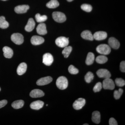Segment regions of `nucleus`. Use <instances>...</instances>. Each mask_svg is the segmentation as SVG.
<instances>
[{"mask_svg":"<svg viewBox=\"0 0 125 125\" xmlns=\"http://www.w3.org/2000/svg\"><path fill=\"white\" fill-rule=\"evenodd\" d=\"M123 93V90L121 88H120L118 90H116L114 93V98L116 99H118L121 97Z\"/></svg>","mask_w":125,"mask_h":125,"instance_id":"31","label":"nucleus"},{"mask_svg":"<svg viewBox=\"0 0 125 125\" xmlns=\"http://www.w3.org/2000/svg\"><path fill=\"white\" fill-rule=\"evenodd\" d=\"M56 45L61 48L67 46L69 44V38L64 37H60L57 38L55 40Z\"/></svg>","mask_w":125,"mask_h":125,"instance_id":"5","label":"nucleus"},{"mask_svg":"<svg viewBox=\"0 0 125 125\" xmlns=\"http://www.w3.org/2000/svg\"><path fill=\"white\" fill-rule=\"evenodd\" d=\"M83 125H88V124H83Z\"/></svg>","mask_w":125,"mask_h":125,"instance_id":"40","label":"nucleus"},{"mask_svg":"<svg viewBox=\"0 0 125 125\" xmlns=\"http://www.w3.org/2000/svg\"><path fill=\"white\" fill-rule=\"evenodd\" d=\"M85 104V100L84 99L79 98L73 104V107L76 110H80L84 106Z\"/></svg>","mask_w":125,"mask_h":125,"instance_id":"8","label":"nucleus"},{"mask_svg":"<svg viewBox=\"0 0 125 125\" xmlns=\"http://www.w3.org/2000/svg\"><path fill=\"white\" fill-rule=\"evenodd\" d=\"M11 41L16 45H20L23 42V36L21 34L14 33L11 35Z\"/></svg>","mask_w":125,"mask_h":125,"instance_id":"4","label":"nucleus"},{"mask_svg":"<svg viewBox=\"0 0 125 125\" xmlns=\"http://www.w3.org/2000/svg\"><path fill=\"white\" fill-rule=\"evenodd\" d=\"M44 103L41 101H34L31 103L30 107L31 109L35 110H39L43 107Z\"/></svg>","mask_w":125,"mask_h":125,"instance_id":"17","label":"nucleus"},{"mask_svg":"<svg viewBox=\"0 0 125 125\" xmlns=\"http://www.w3.org/2000/svg\"><path fill=\"white\" fill-rule=\"evenodd\" d=\"M96 73L99 78L105 79L110 78L111 75L110 72L106 69H100L97 71Z\"/></svg>","mask_w":125,"mask_h":125,"instance_id":"9","label":"nucleus"},{"mask_svg":"<svg viewBox=\"0 0 125 125\" xmlns=\"http://www.w3.org/2000/svg\"><path fill=\"white\" fill-rule=\"evenodd\" d=\"M54 20L58 23H62L66 20V17L64 14L60 11H55L52 14Z\"/></svg>","mask_w":125,"mask_h":125,"instance_id":"3","label":"nucleus"},{"mask_svg":"<svg viewBox=\"0 0 125 125\" xmlns=\"http://www.w3.org/2000/svg\"><path fill=\"white\" fill-rule=\"evenodd\" d=\"M36 21L39 23H42L45 22L47 19V16L45 15H41L39 14H36L35 16Z\"/></svg>","mask_w":125,"mask_h":125,"instance_id":"29","label":"nucleus"},{"mask_svg":"<svg viewBox=\"0 0 125 125\" xmlns=\"http://www.w3.org/2000/svg\"><path fill=\"white\" fill-rule=\"evenodd\" d=\"M9 25V23L6 20L5 17L3 16L0 17V28L5 29L7 28Z\"/></svg>","mask_w":125,"mask_h":125,"instance_id":"26","label":"nucleus"},{"mask_svg":"<svg viewBox=\"0 0 125 125\" xmlns=\"http://www.w3.org/2000/svg\"><path fill=\"white\" fill-rule=\"evenodd\" d=\"M96 60L99 64H104L107 61L108 58L105 55L98 56L96 57Z\"/></svg>","mask_w":125,"mask_h":125,"instance_id":"27","label":"nucleus"},{"mask_svg":"<svg viewBox=\"0 0 125 125\" xmlns=\"http://www.w3.org/2000/svg\"><path fill=\"white\" fill-rule=\"evenodd\" d=\"M48 106V105H46V106Z\"/></svg>","mask_w":125,"mask_h":125,"instance_id":"43","label":"nucleus"},{"mask_svg":"<svg viewBox=\"0 0 125 125\" xmlns=\"http://www.w3.org/2000/svg\"><path fill=\"white\" fill-rule=\"evenodd\" d=\"M45 95V93L43 91L40 90L34 89L30 92V96L32 98H39L43 97Z\"/></svg>","mask_w":125,"mask_h":125,"instance_id":"16","label":"nucleus"},{"mask_svg":"<svg viewBox=\"0 0 125 125\" xmlns=\"http://www.w3.org/2000/svg\"><path fill=\"white\" fill-rule=\"evenodd\" d=\"M4 52V55L6 58H11L13 55V52L10 48L7 46L4 47L2 49Z\"/></svg>","mask_w":125,"mask_h":125,"instance_id":"19","label":"nucleus"},{"mask_svg":"<svg viewBox=\"0 0 125 125\" xmlns=\"http://www.w3.org/2000/svg\"><path fill=\"white\" fill-rule=\"evenodd\" d=\"M0 90H1V89H0Z\"/></svg>","mask_w":125,"mask_h":125,"instance_id":"42","label":"nucleus"},{"mask_svg":"<svg viewBox=\"0 0 125 125\" xmlns=\"http://www.w3.org/2000/svg\"><path fill=\"white\" fill-rule=\"evenodd\" d=\"M24 105V102L23 100H18L14 101L11 104V106L15 109H20L23 107Z\"/></svg>","mask_w":125,"mask_h":125,"instance_id":"24","label":"nucleus"},{"mask_svg":"<svg viewBox=\"0 0 125 125\" xmlns=\"http://www.w3.org/2000/svg\"><path fill=\"white\" fill-rule=\"evenodd\" d=\"M107 33L104 31H97L94 34L93 37L94 39L97 40H104L107 37Z\"/></svg>","mask_w":125,"mask_h":125,"instance_id":"11","label":"nucleus"},{"mask_svg":"<svg viewBox=\"0 0 125 125\" xmlns=\"http://www.w3.org/2000/svg\"><path fill=\"white\" fill-rule=\"evenodd\" d=\"M36 30L37 33L40 35H44L47 33L46 25L43 23H41L39 24L38 25Z\"/></svg>","mask_w":125,"mask_h":125,"instance_id":"15","label":"nucleus"},{"mask_svg":"<svg viewBox=\"0 0 125 125\" xmlns=\"http://www.w3.org/2000/svg\"><path fill=\"white\" fill-rule=\"evenodd\" d=\"M53 61L54 59L53 56L50 53H46L43 56L42 62L46 65H51L53 62Z\"/></svg>","mask_w":125,"mask_h":125,"instance_id":"7","label":"nucleus"},{"mask_svg":"<svg viewBox=\"0 0 125 125\" xmlns=\"http://www.w3.org/2000/svg\"><path fill=\"white\" fill-rule=\"evenodd\" d=\"M92 121L94 123L98 124L101 121V114L100 113L97 111L94 112L92 113Z\"/></svg>","mask_w":125,"mask_h":125,"instance_id":"22","label":"nucleus"},{"mask_svg":"<svg viewBox=\"0 0 125 125\" xmlns=\"http://www.w3.org/2000/svg\"><path fill=\"white\" fill-rule=\"evenodd\" d=\"M44 38L42 37L37 36H32L31 38V43L34 45H40L44 42Z\"/></svg>","mask_w":125,"mask_h":125,"instance_id":"12","label":"nucleus"},{"mask_svg":"<svg viewBox=\"0 0 125 125\" xmlns=\"http://www.w3.org/2000/svg\"><path fill=\"white\" fill-rule=\"evenodd\" d=\"M56 84L59 89L62 90L66 89L68 85L67 78L64 76H60L57 80Z\"/></svg>","mask_w":125,"mask_h":125,"instance_id":"1","label":"nucleus"},{"mask_svg":"<svg viewBox=\"0 0 125 125\" xmlns=\"http://www.w3.org/2000/svg\"><path fill=\"white\" fill-rule=\"evenodd\" d=\"M27 65L26 63L25 62L21 63L17 68V73L20 75L23 74L27 71Z\"/></svg>","mask_w":125,"mask_h":125,"instance_id":"20","label":"nucleus"},{"mask_svg":"<svg viewBox=\"0 0 125 125\" xmlns=\"http://www.w3.org/2000/svg\"><path fill=\"white\" fill-rule=\"evenodd\" d=\"M67 1H69V2H71V1H72L73 0H67Z\"/></svg>","mask_w":125,"mask_h":125,"instance_id":"39","label":"nucleus"},{"mask_svg":"<svg viewBox=\"0 0 125 125\" xmlns=\"http://www.w3.org/2000/svg\"><path fill=\"white\" fill-rule=\"evenodd\" d=\"M72 47L66 46L65 47L62 52V54L64 55L65 58H67L69 56L70 54L71 53L72 51Z\"/></svg>","mask_w":125,"mask_h":125,"instance_id":"28","label":"nucleus"},{"mask_svg":"<svg viewBox=\"0 0 125 125\" xmlns=\"http://www.w3.org/2000/svg\"><path fill=\"white\" fill-rule=\"evenodd\" d=\"M102 87L104 89L112 90L115 88V84L111 79L106 78L103 81Z\"/></svg>","mask_w":125,"mask_h":125,"instance_id":"6","label":"nucleus"},{"mask_svg":"<svg viewBox=\"0 0 125 125\" xmlns=\"http://www.w3.org/2000/svg\"><path fill=\"white\" fill-rule=\"evenodd\" d=\"M109 46L114 49H118L120 46V42L116 39L114 37H111L108 41Z\"/></svg>","mask_w":125,"mask_h":125,"instance_id":"13","label":"nucleus"},{"mask_svg":"<svg viewBox=\"0 0 125 125\" xmlns=\"http://www.w3.org/2000/svg\"><path fill=\"white\" fill-rule=\"evenodd\" d=\"M109 125H117V122L114 118H111L109 119Z\"/></svg>","mask_w":125,"mask_h":125,"instance_id":"37","label":"nucleus"},{"mask_svg":"<svg viewBox=\"0 0 125 125\" xmlns=\"http://www.w3.org/2000/svg\"><path fill=\"white\" fill-rule=\"evenodd\" d=\"M29 9V6L28 5H22L16 6L14 10L17 13L22 14L26 13Z\"/></svg>","mask_w":125,"mask_h":125,"instance_id":"14","label":"nucleus"},{"mask_svg":"<svg viewBox=\"0 0 125 125\" xmlns=\"http://www.w3.org/2000/svg\"><path fill=\"white\" fill-rule=\"evenodd\" d=\"M96 51L99 54L107 55L110 54L111 49L110 46L106 44H101L97 47Z\"/></svg>","mask_w":125,"mask_h":125,"instance_id":"2","label":"nucleus"},{"mask_svg":"<svg viewBox=\"0 0 125 125\" xmlns=\"http://www.w3.org/2000/svg\"><path fill=\"white\" fill-rule=\"evenodd\" d=\"M59 2L57 0H51L46 4L47 7L49 9H55L59 6Z\"/></svg>","mask_w":125,"mask_h":125,"instance_id":"25","label":"nucleus"},{"mask_svg":"<svg viewBox=\"0 0 125 125\" xmlns=\"http://www.w3.org/2000/svg\"><path fill=\"white\" fill-rule=\"evenodd\" d=\"M35 26V22L32 18H30L28 21L25 29L27 32H31L33 30Z\"/></svg>","mask_w":125,"mask_h":125,"instance_id":"18","label":"nucleus"},{"mask_svg":"<svg viewBox=\"0 0 125 125\" xmlns=\"http://www.w3.org/2000/svg\"><path fill=\"white\" fill-rule=\"evenodd\" d=\"M68 71L70 73L72 74H76L79 73V70L73 65H70L69 66Z\"/></svg>","mask_w":125,"mask_h":125,"instance_id":"32","label":"nucleus"},{"mask_svg":"<svg viewBox=\"0 0 125 125\" xmlns=\"http://www.w3.org/2000/svg\"><path fill=\"white\" fill-rule=\"evenodd\" d=\"M116 84L118 87H123L125 84V80L122 78H116L115 80Z\"/></svg>","mask_w":125,"mask_h":125,"instance_id":"33","label":"nucleus"},{"mask_svg":"<svg viewBox=\"0 0 125 125\" xmlns=\"http://www.w3.org/2000/svg\"><path fill=\"white\" fill-rule=\"evenodd\" d=\"M1 0L6 1V0Z\"/></svg>","mask_w":125,"mask_h":125,"instance_id":"41","label":"nucleus"},{"mask_svg":"<svg viewBox=\"0 0 125 125\" xmlns=\"http://www.w3.org/2000/svg\"><path fill=\"white\" fill-rule=\"evenodd\" d=\"M81 8L83 10L86 12H89L92 11V7L90 5L83 4L81 6Z\"/></svg>","mask_w":125,"mask_h":125,"instance_id":"34","label":"nucleus"},{"mask_svg":"<svg viewBox=\"0 0 125 125\" xmlns=\"http://www.w3.org/2000/svg\"><path fill=\"white\" fill-rule=\"evenodd\" d=\"M94 75L93 74L90 72H88L86 74L84 77L85 81L86 83H90L93 79Z\"/></svg>","mask_w":125,"mask_h":125,"instance_id":"30","label":"nucleus"},{"mask_svg":"<svg viewBox=\"0 0 125 125\" xmlns=\"http://www.w3.org/2000/svg\"><path fill=\"white\" fill-rule=\"evenodd\" d=\"M81 36L83 39L86 40L93 41L94 39L93 35L92 32L89 30L83 31L81 33Z\"/></svg>","mask_w":125,"mask_h":125,"instance_id":"21","label":"nucleus"},{"mask_svg":"<svg viewBox=\"0 0 125 125\" xmlns=\"http://www.w3.org/2000/svg\"><path fill=\"white\" fill-rule=\"evenodd\" d=\"M7 103V101L6 100H3L0 101V108L4 107Z\"/></svg>","mask_w":125,"mask_h":125,"instance_id":"38","label":"nucleus"},{"mask_svg":"<svg viewBox=\"0 0 125 125\" xmlns=\"http://www.w3.org/2000/svg\"><path fill=\"white\" fill-rule=\"evenodd\" d=\"M52 81V78L51 76H48L39 79L37 81L36 83L37 85L42 86L51 83Z\"/></svg>","mask_w":125,"mask_h":125,"instance_id":"10","label":"nucleus"},{"mask_svg":"<svg viewBox=\"0 0 125 125\" xmlns=\"http://www.w3.org/2000/svg\"><path fill=\"white\" fill-rule=\"evenodd\" d=\"M120 70L123 72H125V61L122 62L120 64Z\"/></svg>","mask_w":125,"mask_h":125,"instance_id":"36","label":"nucleus"},{"mask_svg":"<svg viewBox=\"0 0 125 125\" xmlns=\"http://www.w3.org/2000/svg\"><path fill=\"white\" fill-rule=\"evenodd\" d=\"M102 84L100 82H98L96 84L93 88V91L94 93L100 92L102 88Z\"/></svg>","mask_w":125,"mask_h":125,"instance_id":"35","label":"nucleus"},{"mask_svg":"<svg viewBox=\"0 0 125 125\" xmlns=\"http://www.w3.org/2000/svg\"><path fill=\"white\" fill-rule=\"evenodd\" d=\"M94 60V54L92 52H89L87 55V58L85 61L86 64L90 65L93 63Z\"/></svg>","mask_w":125,"mask_h":125,"instance_id":"23","label":"nucleus"}]
</instances>
